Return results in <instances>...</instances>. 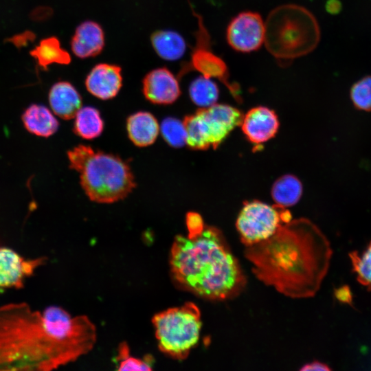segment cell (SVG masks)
<instances>
[{"label": "cell", "instance_id": "21", "mask_svg": "<svg viewBox=\"0 0 371 371\" xmlns=\"http://www.w3.org/2000/svg\"><path fill=\"white\" fill-rule=\"evenodd\" d=\"M74 117V131L77 135L85 139H92L102 133L104 122L95 108H80Z\"/></svg>", "mask_w": 371, "mask_h": 371}, {"label": "cell", "instance_id": "14", "mask_svg": "<svg viewBox=\"0 0 371 371\" xmlns=\"http://www.w3.org/2000/svg\"><path fill=\"white\" fill-rule=\"evenodd\" d=\"M122 85L121 68L107 63L96 65L85 80L87 91L93 96L104 100L116 96Z\"/></svg>", "mask_w": 371, "mask_h": 371}, {"label": "cell", "instance_id": "17", "mask_svg": "<svg viewBox=\"0 0 371 371\" xmlns=\"http://www.w3.org/2000/svg\"><path fill=\"white\" fill-rule=\"evenodd\" d=\"M126 128L131 142L139 147L153 144L159 131L157 119L150 113L145 111L137 112L129 116Z\"/></svg>", "mask_w": 371, "mask_h": 371}, {"label": "cell", "instance_id": "25", "mask_svg": "<svg viewBox=\"0 0 371 371\" xmlns=\"http://www.w3.org/2000/svg\"><path fill=\"white\" fill-rule=\"evenodd\" d=\"M118 370H153V359L148 355L144 359L130 355L129 348L126 344L122 343L117 357Z\"/></svg>", "mask_w": 371, "mask_h": 371}, {"label": "cell", "instance_id": "8", "mask_svg": "<svg viewBox=\"0 0 371 371\" xmlns=\"http://www.w3.org/2000/svg\"><path fill=\"white\" fill-rule=\"evenodd\" d=\"M196 16L199 19L196 43L192 53L190 62L184 68L182 74L192 69L205 78H216L227 88L236 100L241 102L239 85L229 81V74L225 62L212 51L207 30L203 25L202 19L198 15Z\"/></svg>", "mask_w": 371, "mask_h": 371}, {"label": "cell", "instance_id": "30", "mask_svg": "<svg viewBox=\"0 0 371 371\" xmlns=\"http://www.w3.org/2000/svg\"><path fill=\"white\" fill-rule=\"evenodd\" d=\"M336 297L341 302L348 304L352 302V294L348 286H344L335 291Z\"/></svg>", "mask_w": 371, "mask_h": 371}, {"label": "cell", "instance_id": "24", "mask_svg": "<svg viewBox=\"0 0 371 371\" xmlns=\"http://www.w3.org/2000/svg\"><path fill=\"white\" fill-rule=\"evenodd\" d=\"M352 265V271L356 274L357 281L371 290V241L367 247L359 253L357 251L349 254Z\"/></svg>", "mask_w": 371, "mask_h": 371}, {"label": "cell", "instance_id": "19", "mask_svg": "<svg viewBox=\"0 0 371 371\" xmlns=\"http://www.w3.org/2000/svg\"><path fill=\"white\" fill-rule=\"evenodd\" d=\"M30 54L43 69L53 64L67 65L71 62L69 54L61 47L59 40L55 36L42 39L30 51Z\"/></svg>", "mask_w": 371, "mask_h": 371}, {"label": "cell", "instance_id": "9", "mask_svg": "<svg viewBox=\"0 0 371 371\" xmlns=\"http://www.w3.org/2000/svg\"><path fill=\"white\" fill-rule=\"evenodd\" d=\"M198 125L205 140L214 149L229 133L241 124L243 114L237 109L227 104H214L200 108L196 112Z\"/></svg>", "mask_w": 371, "mask_h": 371}, {"label": "cell", "instance_id": "27", "mask_svg": "<svg viewBox=\"0 0 371 371\" xmlns=\"http://www.w3.org/2000/svg\"><path fill=\"white\" fill-rule=\"evenodd\" d=\"M161 132L164 139L171 146L179 148L186 144V133L183 122L168 117L161 124Z\"/></svg>", "mask_w": 371, "mask_h": 371}, {"label": "cell", "instance_id": "1", "mask_svg": "<svg viewBox=\"0 0 371 371\" xmlns=\"http://www.w3.org/2000/svg\"><path fill=\"white\" fill-rule=\"evenodd\" d=\"M96 340L87 316H72L62 307L0 306V370H54L89 352Z\"/></svg>", "mask_w": 371, "mask_h": 371}, {"label": "cell", "instance_id": "22", "mask_svg": "<svg viewBox=\"0 0 371 371\" xmlns=\"http://www.w3.org/2000/svg\"><path fill=\"white\" fill-rule=\"evenodd\" d=\"M302 194V186L293 175H286L279 178L271 189V196L276 205L286 207L297 203Z\"/></svg>", "mask_w": 371, "mask_h": 371}, {"label": "cell", "instance_id": "26", "mask_svg": "<svg viewBox=\"0 0 371 371\" xmlns=\"http://www.w3.org/2000/svg\"><path fill=\"white\" fill-rule=\"evenodd\" d=\"M350 96L356 109L371 111V76H366L352 85Z\"/></svg>", "mask_w": 371, "mask_h": 371}, {"label": "cell", "instance_id": "12", "mask_svg": "<svg viewBox=\"0 0 371 371\" xmlns=\"http://www.w3.org/2000/svg\"><path fill=\"white\" fill-rule=\"evenodd\" d=\"M143 93L150 102L157 104H170L181 94L178 80L166 67L150 71L143 80Z\"/></svg>", "mask_w": 371, "mask_h": 371}, {"label": "cell", "instance_id": "18", "mask_svg": "<svg viewBox=\"0 0 371 371\" xmlns=\"http://www.w3.org/2000/svg\"><path fill=\"white\" fill-rule=\"evenodd\" d=\"M25 128L32 134L48 137L58 130L59 123L52 111L41 104L29 106L22 115Z\"/></svg>", "mask_w": 371, "mask_h": 371}, {"label": "cell", "instance_id": "13", "mask_svg": "<svg viewBox=\"0 0 371 371\" xmlns=\"http://www.w3.org/2000/svg\"><path fill=\"white\" fill-rule=\"evenodd\" d=\"M240 125L247 138L251 142L258 144L275 136L279 121L273 110L265 106H257L243 115Z\"/></svg>", "mask_w": 371, "mask_h": 371}, {"label": "cell", "instance_id": "28", "mask_svg": "<svg viewBox=\"0 0 371 371\" xmlns=\"http://www.w3.org/2000/svg\"><path fill=\"white\" fill-rule=\"evenodd\" d=\"M186 225L189 236L198 234L205 227L201 216L196 212H188L187 214Z\"/></svg>", "mask_w": 371, "mask_h": 371}, {"label": "cell", "instance_id": "2", "mask_svg": "<svg viewBox=\"0 0 371 371\" xmlns=\"http://www.w3.org/2000/svg\"><path fill=\"white\" fill-rule=\"evenodd\" d=\"M244 255L262 283L286 297L304 299L319 290L333 250L321 229L300 218L283 223L268 239L245 247Z\"/></svg>", "mask_w": 371, "mask_h": 371}, {"label": "cell", "instance_id": "31", "mask_svg": "<svg viewBox=\"0 0 371 371\" xmlns=\"http://www.w3.org/2000/svg\"><path fill=\"white\" fill-rule=\"evenodd\" d=\"M330 368L323 363L319 361H313L310 363L305 364L300 368L301 371H314V370H330Z\"/></svg>", "mask_w": 371, "mask_h": 371}, {"label": "cell", "instance_id": "11", "mask_svg": "<svg viewBox=\"0 0 371 371\" xmlns=\"http://www.w3.org/2000/svg\"><path fill=\"white\" fill-rule=\"evenodd\" d=\"M44 261V257L26 260L11 249L0 247V288H22L24 280Z\"/></svg>", "mask_w": 371, "mask_h": 371}, {"label": "cell", "instance_id": "7", "mask_svg": "<svg viewBox=\"0 0 371 371\" xmlns=\"http://www.w3.org/2000/svg\"><path fill=\"white\" fill-rule=\"evenodd\" d=\"M291 220V215L286 207L252 201L244 204L236 226L242 243L247 247L268 239Z\"/></svg>", "mask_w": 371, "mask_h": 371}, {"label": "cell", "instance_id": "16", "mask_svg": "<svg viewBox=\"0 0 371 371\" xmlns=\"http://www.w3.org/2000/svg\"><path fill=\"white\" fill-rule=\"evenodd\" d=\"M49 103L53 113L63 120L74 118L82 106V98L69 82L55 83L49 91Z\"/></svg>", "mask_w": 371, "mask_h": 371}, {"label": "cell", "instance_id": "29", "mask_svg": "<svg viewBox=\"0 0 371 371\" xmlns=\"http://www.w3.org/2000/svg\"><path fill=\"white\" fill-rule=\"evenodd\" d=\"M35 38V35L32 32L26 31L19 34L10 38L9 41L12 43L16 47H24L32 42Z\"/></svg>", "mask_w": 371, "mask_h": 371}, {"label": "cell", "instance_id": "4", "mask_svg": "<svg viewBox=\"0 0 371 371\" xmlns=\"http://www.w3.org/2000/svg\"><path fill=\"white\" fill-rule=\"evenodd\" d=\"M69 167L79 173L82 188L93 201L111 203L135 188L134 176L120 157L79 145L67 152Z\"/></svg>", "mask_w": 371, "mask_h": 371}, {"label": "cell", "instance_id": "5", "mask_svg": "<svg viewBox=\"0 0 371 371\" xmlns=\"http://www.w3.org/2000/svg\"><path fill=\"white\" fill-rule=\"evenodd\" d=\"M264 45L281 66L313 52L320 41L319 23L308 10L284 4L269 14Z\"/></svg>", "mask_w": 371, "mask_h": 371}, {"label": "cell", "instance_id": "15", "mask_svg": "<svg viewBox=\"0 0 371 371\" xmlns=\"http://www.w3.org/2000/svg\"><path fill=\"white\" fill-rule=\"evenodd\" d=\"M104 47V34L101 26L92 21L80 24L71 38V48L74 54L80 58L93 57Z\"/></svg>", "mask_w": 371, "mask_h": 371}, {"label": "cell", "instance_id": "3", "mask_svg": "<svg viewBox=\"0 0 371 371\" xmlns=\"http://www.w3.org/2000/svg\"><path fill=\"white\" fill-rule=\"evenodd\" d=\"M172 279L181 289L203 299L232 300L247 279L221 231L205 225L194 235H177L170 256Z\"/></svg>", "mask_w": 371, "mask_h": 371}, {"label": "cell", "instance_id": "20", "mask_svg": "<svg viewBox=\"0 0 371 371\" xmlns=\"http://www.w3.org/2000/svg\"><path fill=\"white\" fill-rule=\"evenodd\" d=\"M152 45L159 57L167 60L181 58L186 50L183 38L172 30H159L150 38Z\"/></svg>", "mask_w": 371, "mask_h": 371}, {"label": "cell", "instance_id": "6", "mask_svg": "<svg viewBox=\"0 0 371 371\" xmlns=\"http://www.w3.org/2000/svg\"><path fill=\"white\" fill-rule=\"evenodd\" d=\"M152 323L159 350L174 359H186L199 342L202 322L193 302L161 311L153 316Z\"/></svg>", "mask_w": 371, "mask_h": 371}, {"label": "cell", "instance_id": "32", "mask_svg": "<svg viewBox=\"0 0 371 371\" xmlns=\"http://www.w3.org/2000/svg\"><path fill=\"white\" fill-rule=\"evenodd\" d=\"M326 9L329 12L336 13L340 10V3L337 0H328Z\"/></svg>", "mask_w": 371, "mask_h": 371}, {"label": "cell", "instance_id": "23", "mask_svg": "<svg viewBox=\"0 0 371 371\" xmlns=\"http://www.w3.org/2000/svg\"><path fill=\"white\" fill-rule=\"evenodd\" d=\"M189 94L195 104L204 108L216 103L219 91L217 85L211 78L201 76L190 84Z\"/></svg>", "mask_w": 371, "mask_h": 371}, {"label": "cell", "instance_id": "10", "mask_svg": "<svg viewBox=\"0 0 371 371\" xmlns=\"http://www.w3.org/2000/svg\"><path fill=\"white\" fill-rule=\"evenodd\" d=\"M265 23L259 13L245 11L234 16L227 25L226 39L235 51L249 53L265 42Z\"/></svg>", "mask_w": 371, "mask_h": 371}]
</instances>
